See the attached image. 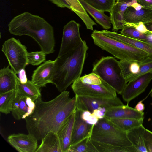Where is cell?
<instances>
[{"mask_svg": "<svg viewBox=\"0 0 152 152\" xmlns=\"http://www.w3.org/2000/svg\"><path fill=\"white\" fill-rule=\"evenodd\" d=\"M123 18L125 23L152 21V10L143 7L136 10L132 6L129 7L124 13Z\"/></svg>", "mask_w": 152, "mask_h": 152, "instance_id": "44dd1931", "label": "cell"}, {"mask_svg": "<svg viewBox=\"0 0 152 152\" xmlns=\"http://www.w3.org/2000/svg\"><path fill=\"white\" fill-rule=\"evenodd\" d=\"M102 34L110 37L122 42L147 53L149 57L152 59V42L131 38L107 30L100 31Z\"/></svg>", "mask_w": 152, "mask_h": 152, "instance_id": "ac0fdd59", "label": "cell"}, {"mask_svg": "<svg viewBox=\"0 0 152 152\" xmlns=\"http://www.w3.org/2000/svg\"><path fill=\"white\" fill-rule=\"evenodd\" d=\"M145 129L142 124L126 132L128 139L136 148L137 152H148L144 142Z\"/></svg>", "mask_w": 152, "mask_h": 152, "instance_id": "cb8c5ba5", "label": "cell"}, {"mask_svg": "<svg viewBox=\"0 0 152 152\" xmlns=\"http://www.w3.org/2000/svg\"><path fill=\"white\" fill-rule=\"evenodd\" d=\"M79 0L86 10L103 28L108 30L111 28V23L110 16L105 14L104 12L99 10L91 6L84 0Z\"/></svg>", "mask_w": 152, "mask_h": 152, "instance_id": "484cf974", "label": "cell"}, {"mask_svg": "<svg viewBox=\"0 0 152 152\" xmlns=\"http://www.w3.org/2000/svg\"><path fill=\"white\" fill-rule=\"evenodd\" d=\"M125 25H127L133 27L139 31L146 34L151 33V31L148 30L142 22H140L137 23H126Z\"/></svg>", "mask_w": 152, "mask_h": 152, "instance_id": "8d00e7d4", "label": "cell"}, {"mask_svg": "<svg viewBox=\"0 0 152 152\" xmlns=\"http://www.w3.org/2000/svg\"><path fill=\"white\" fill-rule=\"evenodd\" d=\"M16 91L20 95L29 97L34 101L41 96L40 88L28 80L26 83H23L18 78Z\"/></svg>", "mask_w": 152, "mask_h": 152, "instance_id": "4316f807", "label": "cell"}, {"mask_svg": "<svg viewBox=\"0 0 152 152\" xmlns=\"http://www.w3.org/2000/svg\"><path fill=\"white\" fill-rule=\"evenodd\" d=\"M9 65L0 70V94L16 90L18 77Z\"/></svg>", "mask_w": 152, "mask_h": 152, "instance_id": "7402d4cb", "label": "cell"}, {"mask_svg": "<svg viewBox=\"0 0 152 152\" xmlns=\"http://www.w3.org/2000/svg\"><path fill=\"white\" fill-rule=\"evenodd\" d=\"M137 2L143 7L152 10V0H137Z\"/></svg>", "mask_w": 152, "mask_h": 152, "instance_id": "f35d334b", "label": "cell"}, {"mask_svg": "<svg viewBox=\"0 0 152 152\" xmlns=\"http://www.w3.org/2000/svg\"><path fill=\"white\" fill-rule=\"evenodd\" d=\"M90 139L112 145L127 147L132 145L126 132L120 129L105 117L94 125Z\"/></svg>", "mask_w": 152, "mask_h": 152, "instance_id": "52a82bcc", "label": "cell"}, {"mask_svg": "<svg viewBox=\"0 0 152 152\" xmlns=\"http://www.w3.org/2000/svg\"><path fill=\"white\" fill-rule=\"evenodd\" d=\"M123 75L127 82L140 77L152 73V59L148 56L141 61H119Z\"/></svg>", "mask_w": 152, "mask_h": 152, "instance_id": "8fae6325", "label": "cell"}, {"mask_svg": "<svg viewBox=\"0 0 152 152\" xmlns=\"http://www.w3.org/2000/svg\"><path fill=\"white\" fill-rule=\"evenodd\" d=\"M92 72L99 76L119 94H121L127 84L119 61L115 57H102L94 65Z\"/></svg>", "mask_w": 152, "mask_h": 152, "instance_id": "8992f818", "label": "cell"}, {"mask_svg": "<svg viewBox=\"0 0 152 152\" xmlns=\"http://www.w3.org/2000/svg\"><path fill=\"white\" fill-rule=\"evenodd\" d=\"M67 152H98L92 143L90 137H87L76 144L71 145Z\"/></svg>", "mask_w": 152, "mask_h": 152, "instance_id": "1f68e13d", "label": "cell"}, {"mask_svg": "<svg viewBox=\"0 0 152 152\" xmlns=\"http://www.w3.org/2000/svg\"><path fill=\"white\" fill-rule=\"evenodd\" d=\"M92 113L99 120L104 117L105 113L99 109H96L92 112Z\"/></svg>", "mask_w": 152, "mask_h": 152, "instance_id": "60d3db41", "label": "cell"}, {"mask_svg": "<svg viewBox=\"0 0 152 152\" xmlns=\"http://www.w3.org/2000/svg\"><path fill=\"white\" fill-rule=\"evenodd\" d=\"M121 34L131 38L152 42L151 32L147 34H144L134 28L129 26L125 25L122 29Z\"/></svg>", "mask_w": 152, "mask_h": 152, "instance_id": "4dcf8cb0", "label": "cell"}, {"mask_svg": "<svg viewBox=\"0 0 152 152\" xmlns=\"http://www.w3.org/2000/svg\"><path fill=\"white\" fill-rule=\"evenodd\" d=\"M137 2V0H116L110 13L113 31L116 32L123 28L125 25L123 18L124 12L128 7Z\"/></svg>", "mask_w": 152, "mask_h": 152, "instance_id": "2e32d148", "label": "cell"}, {"mask_svg": "<svg viewBox=\"0 0 152 152\" xmlns=\"http://www.w3.org/2000/svg\"><path fill=\"white\" fill-rule=\"evenodd\" d=\"M132 7L136 10H140L143 7L138 2L134 4Z\"/></svg>", "mask_w": 152, "mask_h": 152, "instance_id": "7bdbcfd3", "label": "cell"}, {"mask_svg": "<svg viewBox=\"0 0 152 152\" xmlns=\"http://www.w3.org/2000/svg\"><path fill=\"white\" fill-rule=\"evenodd\" d=\"M16 94V90H12L0 94V112L7 114L11 112Z\"/></svg>", "mask_w": 152, "mask_h": 152, "instance_id": "f546056e", "label": "cell"}, {"mask_svg": "<svg viewBox=\"0 0 152 152\" xmlns=\"http://www.w3.org/2000/svg\"><path fill=\"white\" fill-rule=\"evenodd\" d=\"M151 33L152 35V31H151Z\"/></svg>", "mask_w": 152, "mask_h": 152, "instance_id": "bcb514c9", "label": "cell"}, {"mask_svg": "<svg viewBox=\"0 0 152 152\" xmlns=\"http://www.w3.org/2000/svg\"><path fill=\"white\" fill-rule=\"evenodd\" d=\"M70 94L66 91L48 101H42L41 96L37 99L33 112L25 118L28 134L40 141L49 132L57 133L76 109V97L71 98Z\"/></svg>", "mask_w": 152, "mask_h": 152, "instance_id": "6da1fadb", "label": "cell"}, {"mask_svg": "<svg viewBox=\"0 0 152 152\" xmlns=\"http://www.w3.org/2000/svg\"><path fill=\"white\" fill-rule=\"evenodd\" d=\"M82 112L76 109L70 146L87 137H91L94 125L87 123L81 116Z\"/></svg>", "mask_w": 152, "mask_h": 152, "instance_id": "e0dca14e", "label": "cell"}, {"mask_svg": "<svg viewBox=\"0 0 152 152\" xmlns=\"http://www.w3.org/2000/svg\"><path fill=\"white\" fill-rule=\"evenodd\" d=\"M19 79L20 81L23 83L27 82L28 80L25 69L21 70L19 73Z\"/></svg>", "mask_w": 152, "mask_h": 152, "instance_id": "ab89813d", "label": "cell"}, {"mask_svg": "<svg viewBox=\"0 0 152 152\" xmlns=\"http://www.w3.org/2000/svg\"><path fill=\"white\" fill-rule=\"evenodd\" d=\"M144 114L143 112H139L127 104L108 108L105 113L104 117L109 119L122 118L141 119L144 118Z\"/></svg>", "mask_w": 152, "mask_h": 152, "instance_id": "d6986e66", "label": "cell"}, {"mask_svg": "<svg viewBox=\"0 0 152 152\" xmlns=\"http://www.w3.org/2000/svg\"><path fill=\"white\" fill-rule=\"evenodd\" d=\"M152 80V73H148L129 82L121 94L124 100L129 104L145 91Z\"/></svg>", "mask_w": 152, "mask_h": 152, "instance_id": "7c38bea8", "label": "cell"}, {"mask_svg": "<svg viewBox=\"0 0 152 152\" xmlns=\"http://www.w3.org/2000/svg\"><path fill=\"white\" fill-rule=\"evenodd\" d=\"M46 56V54L42 50L28 52L27 57L28 64L33 66L39 65L45 61Z\"/></svg>", "mask_w": 152, "mask_h": 152, "instance_id": "836d02e7", "label": "cell"}, {"mask_svg": "<svg viewBox=\"0 0 152 152\" xmlns=\"http://www.w3.org/2000/svg\"><path fill=\"white\" fill-rule=\"evenodd\" d=\"M35 106V102L31 98L20 95L16 92L11 111L12 114L15 119H25L32 113Z\"/></svg>", "mask_w": 152, "mask_h": 152, "instance_id": "5bb4252c", "label": "cell"}, {"mask_svg": "<svg viewBox=\"0 0 152 152\" xmlns=\"http://www.w3.org/2000/svg\"><path fill=\"white\" fill-rule=\"evenodd\" d=\"M94 7L110 13L116 0H84Z\"/></svg>", "mask_w": 152, "mask_h": 152, "instance_id": "d6a6232c", "label": "cell"}, {"mask_svg": "<svg viewBox=\"0 0 152 152\" xmlns=\"http://www.w3.org/2000/svg\"><path fill=\"white\" fill-rule=\"evenodd\" d=\"M88 49L83 40L72 51L56 58L52 83L62 92L79 79L82 74Z\"/></svg>", "mask_w": 152, "mask_h": 152, "instance_id": "3957f363", "label": "cell"}, {"mask_svg": "<svg viewBox=\"0 0 152 152\" xmlns=\"http://www.w3.org/2000/svg\"><path fill=\"white\" fill-rule=\"evenodd\" d=\"M75 111L63 123L57 133L62 152H67L70 146Z\"/></svg>", "mask_w": 152, "mask_h": 152, "instance_id": "ffe728a7", "label": "cell"}, {"mask_svg": "<svg viewBox=\"0 0 152 152\" xmlns=\"http://www.w3.org/2000/svg\"><path fill=\"white\" fill-rule=\"evenodd\" d=\"M75 96L76 109L81 112L88 111L92 113L94 110L100 108H104L107 110L113 107L124 105L117 96L114 98H104Z\"/></svg>", "mask_w": 152, "mask_h": 152, "instance_id": "30bf717a", "label": "cell"}, {"mask_svg": "<svg viewBox=\"0 0 152 152\" xmlns=\"http://www.w3.org/2000/svg\"><path fill=\"white\" fill-rule=\"evenodd\" d=\"M81 116L82 118L87 123L91 125H95L98 122L99 119L88 111L82 112Z\"/></svg>", "mask_w": 152, "mask_h": 152, "instance_id": "e575fe53", "label": "cell"}, {"mask_svg": "<svg viewBox=\"0 0 152 152\" xmlns=\"http://www.w3.org/2000/svg\"><path fill=\"white\" fill-rule=\"evenodd\" d=\"M91 37L96 45L120 60L141 61L149 57L145 52L107 36L100 31L94 30Z\"/></svg>", "mask_w": 152, "mask_h": 152, "instance_id": "277c9868", "label": "cell"}, {"mask_svg": "<svg viewBox=\"0 0 152 152\" xmlns=\"http://www.w3.org/2000/svg\"><path fill=\"white\" fill-rule=\"evenodd\" d=\"M109 119L118 127L126 132L135 127L142 124L144 119L122 118H111Z\"/></svg>", "mask_w": 152, "mask_h": 152, "instance_id": "f1b7e54d", "label": "cell"}, {"mask_svg": "<svg viewBox=\"0 0 152 152\" xmlns=\"http://www.w3.org/2000/svg\"><path fill=\"white\" fill-rule=\"evenodd\" d=\"M41 141V143L35 152H62L57 133L49 132Z\"/></svg>", "mask_w": 152, "mask_h": 152, "instance_id": "603a6c76", "label": "cell"}, {"mask_svg": "<svg viewBox=\"0 0 152 152\" xmlns=\"http://www.w3.org/2000/svg\"><path fill=\"white\" fill-rule=\"evenodd\" d=\"M149 94L150 95V96L152 98V88H151V89L150 92H149V94H148V95Z\"/></svg>", "mask_w": 152, "mask_h": 152, "instance_id": "f6af8a7d", "label": "cell"}, {"mask_svg": "<svg viewBox=\"0 0 152 152\" xmlns=\"http://www.w3.org/2000/svg\"><path fill=\"white\" fill-rule=\"evenodd\" d=\"M143 101L142 100L139 101L134 107V108L139 112H143L145 109V105L142 103Z\"/></svg>", "mask_w": 152, "mask_h": 152, "instance_id": "b9f144b4", "label": "cell"}, {"mask_svg": "<svg viewBox=\"0 0 152 152\" xmlns=\"http://www.w3.org/2000/svg\"><path fill=\"white\" fill-rule=\"evenodd\" d=\"M8 26V31L12 34L32 37L46 54L54 52L53 28L43 18L26 12L14 17Z\"/></svg>", "mask_w": 152, "mask_h": 152, "instance_id": "7a4b0ae2", "label": "cell"}, {"mask_svg": "<svg viewBox=\"0 0 152 152\" xmlns=\"http://www.w3.org/2000/svg\"><path fill=\"white\" fill-rule=\"evenodd\" d=\"M52 3L61 8H66L70 9L69 5L64 0H49Z\"/></svg>", "mask_w": 152, "mask_h": 152, "instance_id": "74e56055", "label": "cell"}, {"mask_svg": "<svg viewBox=\"0 0 152 152\" xmlns=\"http://www.w3.org/2000/svg\"><path fill=\"white\" fill-rule=\"evenodd\" d=\"M69 6L70 10L75 12L82 20L87 29L93 30V26L96 24L91 18L79 0H64Z\"/></svg>", "mask_w": 152, "mask_h": 152, "instance_id": "d4e9b609", "label": "cell"}, {"mask_svg": "<svg viewBox=\"0 0 152 152\" xmlns=\"http://www.w3.org/2000/svg\"><path fill=\"white\" fill-rule=\"evenodd\" d=\"M91 140L98 152H137L133 145L122 147L98 142L90 139Z\"/></svg>", "mask_w": 152, "mask_h": 152, "instance_id": "83f0119b", "label": "cell"}, {"mask_svg": "<svg viewBox=\"0 0 152 152\" xmlns=\"http://www.w3.org/2000/svg\"><path fill=\"white\" fill-rule=\"evenodd\" d=\"M56 60L45 61L33 71L31 81L40 88L51 83L55 70Z\"/></svg>", "mask_w": 152, "mask_h": 152, "instance_id": "4fadbf2b", "label": "cell"}, {"mask_svg": "<svg viewBox=\"0 0 152 152\" xmlns=\"http://www.w3.org/2000/svg\"><path fill=\"white\" fill-rule=\"evenodd\" d=\"M145 144L148 152H152V132L145 129L144 136Z\"/></svg>", "mask_w": 152, "mask_h": 152, "instance_id": "d590c367", "label": "cell"}, {"mask_svg": "<svg viewBox=\"0 0 152 152\" xmlns=\"http://www.w3.org/2000/svg\"><path fill=\"white\" fill-rule=\"evenodd\" d=\"M1 50L9 64L16 74H19L21 70L25 69L28 64L27 48L19 40L12 37L6 40Z\"/></svg>", "mask_w": 152, "mask_h": 152, "instance_id": "ba28073f", "label": "cell"}, {"mask_svg": "<svg viewBox=\"0 0 152 152\" xmlns=\"http://www.w3.org/2000/svg\"><path fill=\"white\" fill-rule=\"evenodd\" d=\"M7 141L20 152H35L38 148L37 140L29 134H12L8 137Z\"/></svg>", "mask_w": 152, "mask_h": 152, "instance_id": "9a60e30c", "label": "cell"}, {"mask_svg": "<svg viewBox=\"0 0 152 152\" xmlns=\"http://www.w3.org/2000/svg\"><path fill=\"white\" fill-rule=\"evenodd\" d=\"M80 26L79 23L73 20L64 26L61 42L56 58L72 51L83 41L80 35Z\"/></svg>", "mask_w": 152, "mask_h": 152, "instance_id": "9c48e42d", "label": "cell"}, {"mask_svg": "<svg viewBox=\"0 0 152 152\" xmlns=\"http://www.w3.org/2000/svg\"><path fill=\"white\" fill-rule=\"evenodd\" d=\"M71 88L76 96L104 98L117 96L116 91L92 72L80 77L72 84Z\"/></svg>", "mask_w": 152, "mask_h": 152, "instance_id": "5b68a950", "label": "cell"}, {"mask_svg": "<svg viewBox=\"0 0 152 152\" xmlns=\"http://www.w3.org/2000/svg\"><path fill=\"white\" fill-rule=\"evenodd\" d=\"M144 24L148 30L152 32V21L144 23Z\"/></svg>", "mask_w": 152, "mask_h": 152, "instance_id": "ee69618b", "label": "cell"}]
</instances>
